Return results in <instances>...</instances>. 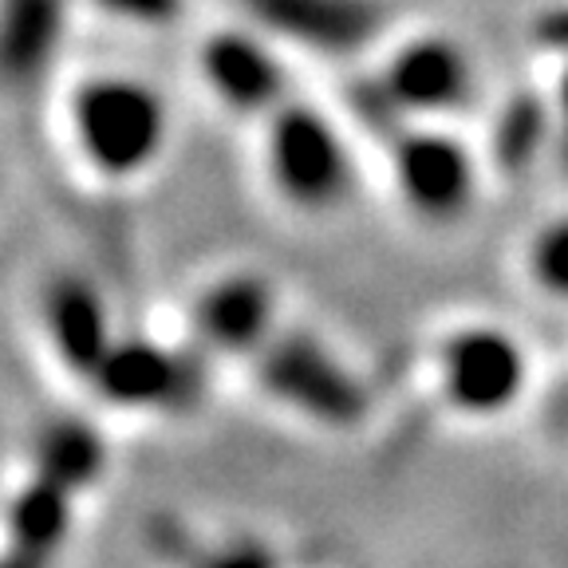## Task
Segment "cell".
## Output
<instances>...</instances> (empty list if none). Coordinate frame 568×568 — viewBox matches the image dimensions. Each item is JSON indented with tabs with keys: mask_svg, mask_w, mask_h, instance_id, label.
<instances>
[{
	"mask_svg": "<svg viewBox=\"0 0 568 568\" xmlns=\"http://www.w3.org/2000/svg\"><path fill=\"white\" fill-rule=\"evenodd\" d=\"M166 103L134 75H88L71 91V134L91 170L134 178L166 146Z\"/></svg>",
	"mask_w": 568,
	"mask_h": 568,
	"instance_id": "6da1fadb",
	"label": "cell"
},
{
	"mask_svg": "<svg viewBox=\"0 0 568 568\" xmlns=\"http://www.w3.org/2000/svg\"><path fill=\"white\" fill-rule=\"evenodd\" d=\"M265 166L276 194L296 210H336L352 194V154L328 119L304 103H281L268 115Z\"/></svg>",
	"mask_w": 568,
	"mask_h": 568,
	"instance_id": "7a4b0ae2",
	"label": "cell"
},
{
	"mask_svg": "<svg viewBox=\"0 0 568 568\" xmlns=\"http://www.w3.org/2000/svg\"><path fill=\"white\" fill-rule=\"evenodd\" d=\"M257 383L276 403L332 430H347L367 415V390L320 339L304 332H273L253 352Z\"/></svg>",
	"mask_w": 568,
	"mask_h": 568,
	"instance_id": "3957f363",
	"label": "cell"
},
{
	"mask_svg": "<svg viewBox=\"0 0 568 568\" xmlns=\"http://www.w3.org/2000/svg\"><path fill=\"white\" fill-rule=\"evenodd\" d=\"M525 352L501 328H462L443 344L438 383L462 415H497L525 390Z\"/></svg>",
	"mask_w": 568,
	"mask_h": 568,
	"instance_id": "277c9868",
	"label": "cell"
},
{
	"mask_svg": "<svg viewBox=\"0 0 568 568\" xmlns=\"http://www.w3.org/2000/svg\"><path fill=\"white\" fill-rule=\"evenodd\" d=\"M88 383L99 390V399L123 410L186 407L202 387L190 355L170 352L146 336H115Z\"/></svg>",
	"mask_w": 568,
	"mask_h": 568,
	"instance_id": "5b68a950",
	"label": "cell"
},
{
	"mask_svg": "<svg viewBox=\"0 0 568 568\" xmlns=\"http://www.w3.org/2000/svg\"><path fill=\"white\" fill-rule=\"evenodd\" d=\"M395 186L426 222H454L474 197V159L443 131H410L395 142Z\"/></svg>",
	"mask_w": 568,
	"mask_h": 568,
	"instance_id": "8992f818",
	"label": "cell"
},
{
	"mask_svg": "<svg viewBox=\"0 0 568 568\" xmlns=\"http://www.w3.org/2000/svg\"><path fill=\"white\" fill-rule=\"evenodd\" d=\"M241 9L265 32L324 55L359 52L383 28L375 0H241Z\"/></svg>",
	"mask_w": 568,
	"mask_h": 568,
	"instance_id": "52a82bcc",
	"label": "cell"
},
{
	"mask_svg": "<svg viewBox=\"0 0 568 568\" xmlns=\"http://www.w3.org/2000/svg\"><path fill=\"white\" fill-rule=\"evenodd\" d=\"M470 80V60L454 40L423 36V40H410L390 55L379 95L383 103L410 111V115H443V111L466 103Z\"/></svg>",
	"mask_w": 568,
	"mask_h": 568,
	"instance_id": "ba28073f",
	"label": "cell"
},
{
	"mask_svg": "<svg viewBox=\"0 0 568 568\" xmlns=\"http://www.w3.org/2000/svg\"><path fill=\"white\" fill-rule=\"evenodd\" d=\"M276 296L261 273H230L194 301V344L222 355H253L273 336Z\"/></svg>",
	"mask_w": 568,
	"mask_h": 568,
	"instance_id": "9c48e42d",
	"label": "cell"
},
{
	"mask_svg": "<svg viewBox=\"0 0 568 568\" xmlns=\"http://www.w3.org/2000/svg\"><path fill=\"white\" fill-rule=\"evenodd\" d=\"M210 91L237 115H273L284 103V68L253 32H217L202 44Z\"/></svg>",
	"mask_w": 568,
	"mask_h": 568,
	"instance_id": "30bf717a",
	"label": "cell"
},
{
	"mask_svg": "<svg viewBox=\"0 0 568 568\" xmlns=\"http://www.w3.org/2000/svg\"><path fill=\"white\" fill-rule=\"evenodd\" d=\"M44 328L52 339L55 355L63 367L75 375L91 379L95 367L103 364V355L115 344V328H111V312L99 288L83 276H55L44 293Z\"/></svg>",
	"mask_w": 568,
	"mask_h": 568,
	"instance_id": "8fae6325",
	"label": "cell"
},
{
	"mask_svg": "<svg viewBox=\"0 0 568 568\" xmlns=\"http://www.w3.org/2000/svg\"><path fill=\"white\" fill-rule=\"evenodd\" d=\"M71 517H75V489L60 486L44 474H32L12 494L9 514H4L12 560H48L68 541Z\"/></svg>",
	"mask_w": 568,
	"mask_h": 568,
	"instance_id": "7c38bea8",
	"label": "cell"
},
{
	"mask_svg": "<svg viewBox=\"0 0 568 568\" xmlns=\"http://www.w3.org/2000/svg\"><path fill=\"white\" fill-rule=\"evenodd\" d=\"M63 36V0H0V80L32 83Z\"/></svg>",
	"mask_w": 568,
	"mask_h": 568,
	"instance_id": "4fadbf2b",
	"label": "cell"
},
{
	"mask_svg": "<svg viewBox=\"0 0 568 568\" xmlns=\"http://www.w3.org/2000/svg\"><path fill=\"white\" fill-rule=\"evenodd\" d=\"M106 466V446L103 435L88 418H52V423L36 435L32 443V474H44V478L60 481L68 489H88L103 478Z\"/></svg>",
	"mask_w": 568,
	"mask_h": 568,
	"instance_id": "5bb4252c",
	"label": "cell"
},
{
	"mask_svg": "<svg viewBox=\"0 0 568 568\" xmlns=\"http://www.w3.org/2000/svg\"><path fill=\"white\" fill-rule=\"evenodd\" d=\"M552 131H557V111H549L537 95H514L494 123V139H489L494 162L517 174L537 159Z\"/></svg>",
	"mask_w": 568,
	"mask_h": 568,
	"instance_id": "9a60e30c",
	"label": "cell"
},
{
	"mask_svg": "<svg viewBox=\"0 0 568 568\" xmlns=\"http://www.w3.org/2000/svg\"><path fill=\"white\" fill-rule=\"evenodd\" d=\"M529 273L537 288L557 301H568V217L545 225L529 245Z\"/></svg>",
	"mask_w": 568,
	"mask_h": 568,
	"instance_id": "2e32d148",
	"label": "cell"
},
{
	"mask_svg": "<svg viewBox=\"0 0 568 568\" xmlns=\"http://www.w3.org/2000/svg\"><path fill=\"white\" fill-rule=\"evenodd\" d=\"M99 4L134 24H166L182 12V0H99Z\"/></svg>",
	"mask_w": 568,
	"mask_h": 568,
	"instance_id": "e0dca14e",
	"label": "cell"
},
{
	"mask_svg": "<svg viewBox=\"0 0 568 568\" xmlns=\"http://www.w3.org/2000/svg\"><path fill=\"white\" fill-rule=\"evenodd\" d=\"M532 36H537L545 48H552V52H568V4H557V9L545 12V17L537 20V28H532Z\"/></svg>",
	"mask_w": 568,
	"mask_h": 568,
	"instance_id": "ac0fdd59",
	"label": "cell"
},
{
	"mask_svg": "<svg viewBox=\"0 0 568 568\" xmlns=\"http://www.w3.org/2000/svg\"><path fill=\"white\" fill-rule=\"evenodd\" d=\"M557 134H560V151H565V162H568V71L560 75V88H557Z\"/></svg>",
	"mask_w": 568,
	"mask_h": 568,
	"instance_id": "d6986e66",
	"label": "cell"
}]
</instances>
